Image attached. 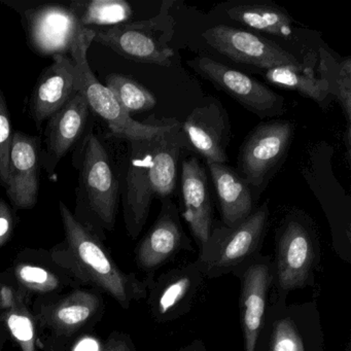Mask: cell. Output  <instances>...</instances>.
Here are the masks:
<instances>
[{"instance_id": "cell-1", "label": "cell", "mask_w": 351, "mask_h": 351, "mask_svg": "<svg viewBox=\"0 0 351 351\" xmlns=\"http://www.w3.org/2000/svg\"><path fill=\"white\" fill-rule=\"evenodd\" d=\"M59 211L65 237L49 250L52 260L81 287L108 293L123 309L145 299L151 278L141 280L134 273L121 270L101 240L86 229L62 201Z\"/></svg>"}, {"instance_id": "cell-2", "label": "cell", "mask_w": 351, "mask_h": 351, "mask_svg": "<svg viewBox=\"0 0 351 351\" xmlns=\"http://www.w3.org/2000/svg\"><path fill=\"white\" fill-rule=\"evenodd\" d=\"M180 123L157 136L132 139L123 207L127 232L141 234L155 197L167 198L178 182V165L184 135Z\"/></svg>"}, {"instance_id": "cell-3", "label": "cell", "mask_w": 351, "mask_h": 351, "mask_svg": "<svg viewBox=\"0 0 351 351\" xmlns=\"http://www.w3.org/2000/svg\"><path fill=\"white\" fill-rule=\"evenodd\" d=\"M32 311L43 351H67L83 335L89 334L104 314V301L96 289L34 298Z\"/></svg>"}, {"instance_id": "cell-4", "label": "cell", "mask_w": 351, "mask_h": 351, "mask_svg": "<svg viewBox=\"0 0 351 351\" xmlns=\"http://www.w3.org/2000/svg\"><path fill=\"white\" fill-rule=\"evenodd\" d=\"M79 169L83 206L73 215L102 241L116 226L120 186L106 149L93 133L86 137Z\"/></svg>"}, {"instance_id": "cell-5", "label": "cell", "mask_w": 351, "mask_h": 351, "mask_svg": "<svg viewBox=\"0 0 351 351\" xmlns=\"http://www.w3.org/2000/svg\"><path fill=\"white\" fill-rule=\"evenodd\" d=\"M94 38L95 30L83 27L71 45L69 53L75 64V91L84 96L89 108L106 121L110 132L119 138L130 141L157 136L174 126L178 121L173 119L160 123L137 122L123 110L114 94L96 79L90 69L87 52Z\"/></svg>"}, {"instance_id": "cell-6", "label": "cell", "mask_w": 351, "mask_h": 351, "mask_svg": "<svg viewBox=\"0 0 351 351\" xmlns=\"http://www.w3.org/2000/svg\"><path fill=\"white\" fill-rule=\"evenodd\" d=\"M172 5V1H164L158 15L151 19L95 30L94 42L135 62L171 66L174 56L169 46L174 34V20L170 14Z\"/></svg>"}, {"instance_id": "cell-7", "label": "cell", "mask_w": 351, "mask_h": 351, "mask_svg": "<svg viewBox=\"0 0 351 351\" xmlns=\"http://www.w3.org/2000/svg\"><path fill=\"white\" fill-rule=\"evenodd\" d=\"M268 219L266 202L238 225L213 229L206 243L200 246L196 262L203 276L226 274L250 260L260 246Z\"/></svg>"}, {"instance_id": "cell-8", "label": "cell", "mask_w": 351, "mask_h": 351, "mask_svg": "<svg viewBox=\"0 0 351 351\" xmlns=\"http://www.w3.org/2000/svg\"><path fill=\"white\" fill-rule=\"evenodd\" d=\"M293 135L291 121L261 123L246 137L238 158V173L256 189L270 178L285 158Z\"/></svg>"}, {"instance_id": "cell-9", "label": "cell", "mask_w": 351, "mask_h": 351, "mask_svg": "<svg viewBox=\"0 0 351 351\" xmlns=\"http://www.w3.org/2000/svg\"><path fill=\"white\" fill-rule=\"evenodd\" d=\"M189 64L256 116L268 118L285 112V98L252 77L206 56L198 57Z\"/></svg>"}, {"instance_id": "cell-10", "label": "cell", "mask_w": 351, "mask_h": 351, "mask_svg": "<svg viewBox=\"0 0 351 351\" xmlns=\"http://www.w3.org/2000/svg\"><path fill=\"white\" fill-rule=\"evenodd\" d=\"M316 261L315 239L302 219H287L278 232L276 277L283 293L309 283Z\"/></svg>"}, {"instance_id": "cell-11", "label": "cell", "mask_w": 351, "mask_h": 351, "mask_svg": "<svg viewBox=\"0 0 351 351\" xmlns=\"http://www.w3.org/2000/svg\"><path fill=\"white\" fill-rule=\"evenodd\" d=\"M203 38L209 46L236 62L265 69L300 64L295 56L272 40L229 26L209 28Z\"/></svg>"}, {"instance_id": "cell-12", "label": "cell", "mask_w": 351, "mask_h": 351, "mask_svg": "<svg viewBox=\"0 0 351 351\" xmlns=\"http://www.w3.org/2000/svg\"><path fill=\"white\" fill-rule=\"evenodd\" d=\"M202 279L203 274L194 263L149 281L147 293L154 319L165 322L184 315L190 309Z\"/></svg>"}, {"instance_id": "cell-13", "label": "cell", "mask_w": 351, "mask_h": 351, "mask_svg": "<svg viewBox=\"0 0 351 351\" xmlns=\"http://www.w3.org/2000/svg\"><path fill=\"white\" fill-rule=\"evenodd\" d=\"M40 141L14 132L10 149L7 196L17 209L34 208L40 188Z\"/></svg>"}, {"instance_id": "cell-14", "label": "cell", "mask_w": 351, "mask_h": 351, "mask_svg": "<svg viewBox=\"0 0 351 351\" xmlns=\"http://www.w3.org/2000/svg\"><path fill=\"white\" fill-rule=\"evenodd\" d=\"M190 247L176 207L171 201H165L155 225L135 250V262L141 270L153 273L180 250Z\"/></svg>"}, {"instance_id": "cell-15", "label": "cell", "mask_w": 351, "mask_h": 351, "mask_svg": "<svg viewBox=\"0 0 351 351\" xmlns=\"http://www.w3.org/2000/svg\"><path fill=\"white\" fill-rule=\"evenodd\" d=\"M89 110L84 96L75 91L64 106L49 119L45 133L46 147L40 159L49 174L54 172L59 162L84 132Z\"/></svg>"}, {"instance_id": "cell-16", "label": "cell", "mask_w": 351, "mask_h": 351, "mask_svg": "<svg viewBox=\"0 0 351 351\" xmlns=\"http://www.w3.org/2000/svg\"><path fill=\"white\" fill-rule=\"evenodd\" d=\"M11 270L18 282L34 298L67 293L82 287L52 260L48 250H22Z\"/></svg>"}, {"instance_id": "cell-17", "label": "cell", "mask_w": 351, "mask_h": 351, "mask_svg": "<svg viewBox=\"0 0 351 351\" xmlns=\"http://www.w3.org/2000/svg\"><path fill=\"white\" fill-rule=\"evenodd\" d=\"M182 130L207 164L227 163L226 149L229 143L230 124L221 104L210 102L195 108L182 125Z\"/></svg>"}, {"instance_id": "cell-18", "label": "cell", "mask_w": 351, "mask_h": 351, "mask_svg": "<svg viewBox=\"0 0 351 351\" xmlns=\"http://www.w3.org/2000/svg\"><path fill=\"white\" fill-rule=\"evenodd\" d=\"M272 280V265L268 260L250 265L242 275L240 312L245 351H256Z\"/></svg>"}, {"instance_id": "cell-19", "label": "cell", "mask_w": 351, "mask_h": 351, "mask_svg": "<svg viewBox=\"0 0 351 351\" xmlns=\"http://www.w3.org/2000/svg\"><path fill=\"white\" fill-rule=\"evenodd\" d=\"M28 36L43 54L65 55L83 26L73 12L62 7H43L28 12Z\"/></svg>"}, {"instance_id": "cell-20", "label": "cell", "mask_w": 351, "mask_h": 351, "mask_svg": "<svg viewBox=\"0 0 351 351\" xmlns=\"http://www.w3.org/2000/svg\"><path fill=\"white\" fill-rule=\"evenodd\" d=\"M75 92L73 61L66 55H54L52 64L43 71L36 82L30 99V112L36 125L40 127L56 114Z\"/></svg>"}, {"instance_id": "cell-21", "label": "cell", "mask_w": 351, "mask_h": 351, "mask_svg": "<svg viewBox=\"0 0 351 351\" xmlns=\"http://www.w3.org/2000/svg\"><path fill=\"white\" fill-rule=\"evenodd\" d=\"M207 182L206 172L197 158L182 162L184 217L200 246L206 243L213 231V205Z\"/></svg>"}, {"instance_id": "cell-22", "label": "cell", "mask_w": 351, "mask_h": 351, "mask_svg": "<svg viewBox=\"0 0 351 351\" xmlns=\"http://www.w3.org/2000/svg\"><path fill=\"white\" fill-rule=\"evenodd\" d=\"M209 171L226 227H234L250 217L254 208L252 190L243 178L227 164L209 163Z\"/></svg>"}, {"instance_id": "cell-23", "label": "cell", "mask_w": 351, "mask_h": 351, "mask_svg": "<svg viewBox=\"0 0 351 351\" xmlns=\"http://www.w3.org/2000/svg\"><path fill=\"white\" fill-rule=\"evenodd\" d=\"M265 77L279 87L295 90L301 95L322 104L330 97L328 83L314 71L312 65L303 66L289 65V66L274 67L267 69Z\"/></svg>"}, {"instance_id": "cell-24", "label": "cell", "mask_w": 351, "mask_h": 351, "mask_svg": "<svg viewBox=\"0 0 351 351\" xmlns=\"http://www.w3.org/2000/svg\"><path fill=\"white\" fill-rule=\"evenodd\" d=\"M232 20L254 29L287 38L291 34V21L287 13L270 5H237L228 11Z\"/></svg>"}, {"instance_id": "cell-25", "label": "cell", "mask_w": 351, "mask_h": 351, "mask_svg": "<svg viewBox=\"0 0 351 351\" xmlns=\"http://www.w3.org/2000/svg\"><path fill=\"white\" fill-rule=\"evenodd\" d=\"M83 27L88 25L116 26L127 23L132 9L124 0L75 1L69 8Z\"/></svg>"}, {"instance_id": "cell-26", "label": "cell", "mask_w": 351, "mask_h": 351, "mask_svg": "<svg viewBox=\"0 0 351 351\" xmlns=\"http://www.w3.org/2000/svg\"><path fill=\"white\" fill-rule=\"evenodd\" d=\"M317 71L328 83L330 95L335 96L340 104L347 128H350L351 120V59L338 63L330 53L320 49Z\"/></svg>"}, {"instance_id": "cell-27", "label": "cell", "mask_w": 351, "mask_h": 351, "mask_svg": "<svg viewBox=\"0 0 351 351\" xmlns=\"http://www.w3.org/2000/svg\"><path fill=\"white\" fill-rule=\"evenodd\" d=\"M106 87L110 90L123 110L129 114L152 110L157 104L155 95L149 90L125 75H108L106 77Z\"/></svg>"}, {"instance_id": "cell-28", "label": "cell", "mask_w": 351, "mask_h": 351, "mask_svg": "<svg viewBox=\"0 0 351 351\" xmlns=\"http://www.w3.org/2000/svg\"><path fill=\"white\" fill-rule=\"evenodd\" d=\"M5 328L21 351H38V332L32 305H22L1 314Z\"/></svg>"}, {"instance_id": "cell-29", "label": "cell", "mask_w": 351, "mask_h": 351, "mask_svg": "<svg viewBox=\"0 0 351 351\" xmlns=\"http://www.w3.org/2000/svg\"><path fill=\"white\" fill-rule=\"evenodd\" d=\"M34 298L18 282L11 268L0 273V314L22 305H32Z\"/></svg>"}, {"instance_id": "cell-30", "label": "cell", "mask_w": 351, "mask_h": 351, "mask_svg": "<svg viewBox=\"0 0 351 351\" xmlns=\"http://www.w3.org/2000/svg\"><path fill=\"white\" fill-rule=\"evenodd\" d=\"M269 351H305L303 339L289 318H281L273 326Z\"/></svg>"}, {"instance_id": "cell-31", "label": "cell", "mask_w": 351, "mask_h": 351, "mask_svg": "<svg viewBox=\"0 0 351 351\" xmlns=\"http://www.w3.org/2000/svg\"><path fill=\"white\" fill-rule=\"evenodd\" d=\"M13 134L7 102L0 90V186L3 188H7L9 180L10 149Z\"/></svg>"}, {"instance_id": "cell-32", "label": "cell", "mask_w": 351, "mask_h": 351, "mask_svg": "<svg viewBox=\"0 0 351 351\" xmlns=\"http://www.w3.org/2000/svg\"><path fill=\"white\" fill-rule=\"evenodd\" d=\"M15 229V215L13 209L3 199H0V247L10 241Z\"/></svg>"}, {"instance_id": "cell-33", "label": "cell", "mask_w": 351, "mask_h": 351, "mask_svg": "<svg viewBox=\"0 0 351 351\" xmlns=\"http://www.w3.org/2000/svg\"><path fill=\"white\" fill-rule=\"evenodd\" d=\"M101 351H135V346L129 335L114 332L106 339Z\"/></svg>"}, {"instance_id": "cell-34", "label": "cell", "mask_w": 351, "mask_h": 351, "mask_svg": "<svg viewBox=\"0 0 351 351\" xmlns=\"http://www.w3.org/2000/svg\"><path fill=\"white\" fill-rule=\"evenodd\" d=\"M7 338V328H5V322H3V315L0 314V351L3 350Z\"/></svg>"}, {"instance_id": "cell-35", "label": "cell", "mask_w": 351, "mask_h": 351, "mask_svg": "<svg viewBox=\"0 0 351 351\" xmlns=\"http://www.w3.org/2000/svg\"><path fill=\"white\" fill-rule=\"evenodd\" d=\"M182 351H202V350H200V349L197 348L196 346H194V345H193V346H191L190 348H188V349H186V350H182Z\"/></svg>"}]
</instances>
